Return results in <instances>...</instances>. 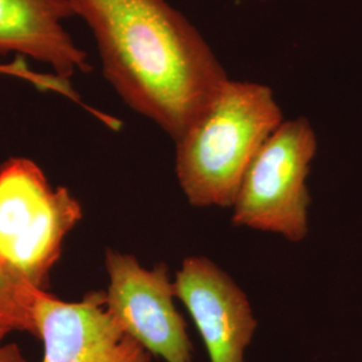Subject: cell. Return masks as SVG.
Segmentation results:
<instances>
[{
  "mask_svg": "<svg viewBox=\"0 0 362 362\" xmlns=\"http://www.w3.org/2000/svg\"><path fill=\"white\" fill-rule=\"evenodd\" d=\"M122 101L176 143L230 77L168 0H70Z\"/></svg>",
  "mask_w": 362,
  "mask_h": 362,
  "instance_id": "6da1fadb",
  "label": "cell"
},
{
  "mask_svg": "<svg viewBox=\"0 0 362 362\" xmlns=\"http://www.w3.org/2000/svg\"><path fill=\"white\" fill-rule=\"evenodd\" d=\"M284 121L270 86L226 81L175 143V170L187 200L194 207H233L250 164Z\"/></svg>",
  "mask_w": 362,
  "mask_h": 362,
  "instance_id": "7a4b0ae2",
  "label": "cell"
},
{
  "mask_svg": "<svg viewBox=\"0 0 362 362\" xmlns=\"http://www.w3.org/2000/svg\"><path fill=\"white\" fill-rule=\"evenodd\" d=\"M82 218L77 199L52 189L38 165L23 157L0 167V264L46 291L67 233Z\"/></svg>",
  "mask_w": 362,
  "mask_h": 362,
  "instance_id": "3957f363",
  "label": "cell"
},
{
  "mask_svg": "<svg viewBox=\"0 0 362 362\" xmlns=\"http://www.w3.org/2000/svg\"><path fill=\"white\" fill-rule=\"evenodd\" d=\"M317 153V136L305 117L285 119L263 146L239 187L233 223L300 242L309 231L306 179Z\"/></svg>",
  "mask_w": 362,
  "mask_h": 362,
  "instance_id": "277c9868",
  "label": "cell"
},
{
  "mask_svg": "<svg viewBox=\"0 0 362 362\" xmlns=\"http://www.w3.org/2000/svg\"><path fill=\"white\" fill-rule=\"evenodd\" d=\"M105 264L109 275L105 303L121 329L151 356L165 362H194L167 264L146 269L133 255L116 250H106Z\"/></svg>",
  "mask_w": 362,
  "mask_h": 362,
  "instance_id": "5b68a950",
  "label": "cell"
},
{
  "mask_svg": "<svg viewBox=\"0 0 362 362\" xmlns=\"http://www.w3.org/2000/svg\"><path fill=\"white\" fill-rule=\"evenodd\" d=\"M42 362H151V354L117 324L105 293L65 302L40 291L33 306Z\"/></svg>",
  "mask_w": 362,
  "mask_h": 362,
  "instance_id": "8992f818",
  "label": "cell"
},
{
  "mask_svg": "<svg viewBox=\"0 0 362 362\" xmlns=\"http://www.w3.org/2000/svg\"><path fill=\"white\" fill-rule=\"evenodd\" d=\"M176 298L194 320L211 362H246L258 321L246 293L206 257L184 259L175 279Z\"/></svg>",
  "mask_w": 362,
  "mask_h": 362,
  "instance_id": "52a82bcc",
  "label": "cell"
},
{
  "mask_svg": "<svg viewBox=\"0 0 362 362\" xmlns=\"http://www.w3.org/2000/svg\"><path fill=\"white\" fill-rule=\"evenodd\" d=\"M73 16L70 0H0V54L16 52L47 64L66 81L90 73L88 54L64 26Z\"/></svg>",
  "mask_w": 362,
  "mask_h": 362,
  "instance_id": "ba28073f",
  "label": "cell"
},
{
  "mask_svg": "<svg viewBox=\"0 0 362 362\" xmlns=\"http://www.w3.org/2000/svg\"><path fill=\"white\" fill-rule=\"evenodd\" d=\"M40 291L43 290L23 282L0 264V305L16 315L25 325L27 333L37 338L38 332L33 317V306Z\"/></svg>",
  "mask_w": 362,
  "mask_h": 362,
  "instance_id": "9c48e42d",
  "label": "cell"
},
{
  "mask_svg": "<svg viewBox=\"0 0 362 362\" xmlns=\"http://www.w3.org/2000/svg\"><path fill=\"white\" fill-rule=\"evenodd\" d=\"M0 74L15 76V77L26 79L33 85L38 86L39 89H43V90L49 89V90L66 95L69 98H73L76 94V91L73 90V88L70 85V81H66L64 78L58 77V76H43V74L35 73V71L30 70L22 59H18L16 62L10 64V65L0 64Z\"/></svg>",
  "mask_w": 362,
  "mask_h": 362,
  "instance_id": "30bf717a",
  "label": "cell"
},
{
  "mask_svg": "<svg viewBox=\"0 0 362 362\" xmlns=\"http://www.w3.org/2000/svg\"><path fill=\"white\" fill-rule=\"evenodd\" d=\"M13 332H26V327L16 315L0 305V362H30L16 344L6 342Z\"/></svg>",
  "mask_w": 362,
  "mask_h": 362,
  "instance_id": "8fae6325",
  "label": "cell"
}]
</instances>
